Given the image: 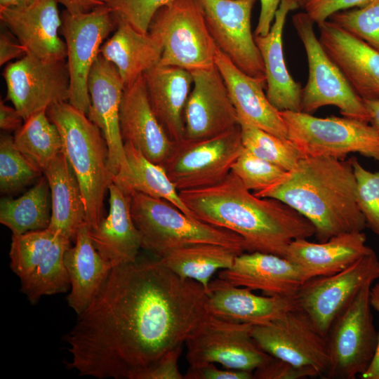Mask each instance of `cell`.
Returning a JSON list of instances; mask_svg holds the SVG:
<instances>
[{
    "instance_id": "6da1fadb",
    "label": "cell",
    "mask_w": 379,
    "mask_h": 379,
    "mask_svg": "<svg viewBox=\"0 0 379 379\" xmlns=\"http://www.w3.org/2000/svg\"><path fill=\"white\" fill-rule=\"evenodd\" d=\"M179 195L196 219L241 236L247 252L285 257L293 241L315 235L302 215L278 199L257 197L232 171L217 184Z\"/></svg>"
},
{
    "instance_id": "7a4b0ae2",
    "label": "cell",
    "mask_w": 379,
    "mask_h": 379,
    "mask_svg": "<svg viewBox=\"0 0 379 379\" xmlns=\"http://www.w3.org/2000/svg\"><path fill=\"white\" fill-rule=\"evenodd\" d=\"M253 193L278 199L302 215L315 227L319 242L366 227L350 159L302 157L275 183Z\"/></svg>"
},
{
    "instance_id": "3957f363",
    "label": "cell",
    "mask_w": 379,
    "mask_h": 379,
    "mask_svg": "<svg viewBox=\"0 0 379 379\" xmlns=\"http://www.w3.org/2000/svg\"><path fill=\"white\" fill-rule=\"evenodd\" d=\"M62 141V153L73 169L81 190L90 229L102 218L107 190L112 182L108 149L100 128L87 115L63 102L47 109Z\"/></svg>"
},
{
    "instance_id": "277c9868",
    "label": "cell",
    "mask_w": 379,
    "mask_h": 379,
    "mask_svg": "<svg viewBox=\"0 0 379 379\" xmlns=\"http://www.w3.org/2000/svg\"><path fill=\"white\" fill-rule=\"evenodd\" d=\"M131 212L142 248L161 258L170 251L193 244L211 243L247 252L239 234L186 215L171 202L139 192L131 194Z\"/></svg>"
},
{
    "instance_id": "5b68a950",
    "label": "cell",
    "mask_w": 379,
    "mask_h": 379,
    "mask_svg": "<svg viewBox=\"0 0 379 379\" xmlns=\"http://www.w3.org/2000/svg\"><path fill=\"white\" fill-rule=\"evenodd\" d=\"M280 114L288 139L303 157L344 159L350 153H359L379 162V133L368 122L345 117L321 118L303 112Z\"/></svg>"
},
{
    "instance_id": "8992f818",
    "label": "cell",
    "mask_w": 379,
    "mask_h": 379,
    "mask_svg": "<svg viewBox=\"0 0 379 379\" xmlns=\"http://www.w3.org/2000/svg\"><path fill=\"white\" fill-rule=\"evenodd\" d=\"M149 32L161 41L158 64L190 72L215 65L218 51L197 0H173L159 8Z\"/></svg>"
},
{
    "instance_id": "52a82bcc",
    "label": "cell",
    "mask_w": 379,
    "mask_h": 379,
    "mask_svg": "<svg viewBox=\"0 0 379 379\" xmlns=\"http://www.w3.org/2000/svg\"><path fill=\"white\" fill-rule=\"evenodd\" d=\"M372 285L362 287L332 322L326 336L329 366L324 378L355 379L370 366L378 340L370 302Z\"/></svg>"
},
{
    "instance_id": "ba28073f",
    "label": "cell",
    "mask_w": 379,
    "mask_h": 379,
    "mask_svg": "<svg viewBox=\"0 0 379 379\" xmlns=\"http://www.w3.org/2000/svg\"><path fill=\"white\" fill-rule=\"evenodd\" d=\"M292 22L304 46L308 65L307 81L302 88L301 112L311 114L321 107L333 105L343 117L369 123L363 100L324 50L314 32V22L305 12L293 15Z\"/></svg>"
},
{
    "instance_id": "9c48e42d",
    "label": "cell",
    "mask_w": 379,
    "mask_h": 379,
    "mask_svg": "<svg viewBox=\"0 0 379 379\" xmlns=\"http://www.w3.org/2000/svg\"><path fill=\"white\" fill-rule=\"evenodd\" d=\"M243 149L239 124L213 138L174 141L161 166L178 192L206 187L228 175Z\"/></svg>"
},
{
    "instance_id": "30bf717a",
    "label": "cell",
    "mask_w": 379,
    "mask_h": 379,
    "mask_svg": "<svg viewBox=\"0 0 379 379\" xmlns=\"http://www.w3.org/2000/svg\"><path fill=\"white\" fill-rule=\"evenodd\" d=\"M252 328L206 311L185 342L190 366L218 364L225 368L253 372L272 356L255 343Z\"/></svg>"
},
{
    "instance_id": "8fae6325",
    "label": "cell",
    "mask_w": 379,
    "mask_h": 379,
    "mask_svg": "<svg viewBox=\"0 0 379 379\" xmlns=\"http://www.w3.org/2000/svg\"><path fill=\"white\" fill-rule=\"evenodd\" d=\"M61 19L69 74L68 101L87 114L91 104L88 75L100 54L102 41L117 25V21L105 4L77 14L65 10Z\"/></svg>"
},
{
    "instance_id": "7c38bea8",
    "label": "cell",
    "mask_w": 379,
    "mask_h": 379,
    "mask_svg": "<svg viewBox=\"0 0 379 379\" xmlns=\"http://www.w3.org/2000/svg\"><path fill=\"white\" fill-rule=\"evenodd\" d=\"M378 279L379 259L373 251L337 273L305 281L295 296L297 307L326 337L335 318L361 288Z\"/></svg>"
},
{
    "instance_id": "4fadbf2b",
    "label": "cell",
    "mask_w": 379,
    "mask_h": 379,
    "mask_svg": "<svg viewBox=\"0 0 379 379\" xmlns=\"http://www.w3.org/2000/svg\"><path fill=\"white\" fill-rule=\"evenodd\" d=\"M6 99L24 121L52 105L69 100V74L65 60L50 61L26 53L3 73Z\"/></svg>"
},
{
    "instance_id": "5bb4252c",
    "label": "cell",
    "mask_w": 379,
    "mask_h": 379,
    "mask_svg": "<svg viewBox=\"0 0 379 379\" xmlns=\"http://www.w3.org/2000/svg\"><path fill=\"white\" fill-rule=\"evenodd\" d=\"M252 336L270 356L310 368L324 378L329 366L326 338L298 308L265 325L253 326Z\"/></svg>"
},
{
    "instance_id": "9a60e30c",
    "label": "cell",
    "mask_w": 379,
    "mask_h": 379,
    "mask_svg": "<svg viewBox=\"0 0 379 379\" xmlns=\"http://www.w3.org/2000/svg\"><path fill=\"white\" fill-rule=\"evenodd\" d=\"M218 49L247 75L266 80L264 63L251 32L255 0H197Z\"/></svg>"
},
{
    "instance_id": "2e32d148",
    "label": "cell",
    "mask_w": 379,
    "mask_h": 379,
    "mask_svg": "<svg viewBox=\"0 0 379 379\" xmlns=\"http://www.w3.org/2000/svg\"><path fill=\"white\" fill-rule=\"evenodd\" d=\"M190 72L193 88L184 109L183 139L210 138L237 126L236 109L216 66Z\"/></svg>"
},
{
    "instance_id": "e0dca14e",
    "label": "cell",
    "mask_w": 379,
    "mask_h": 379,
    "mask_svg": "<svg viewBox=\"0 0 379 379\" xmlns=\"http://www.w3.org/2000/svg\"><path fill=\"white\" fill-rule=\"evenodd\" d=\"M91 104L88 118L101 131L108 149L112 177L127 166L119 126V111L124 85L116 67L100 53L88 79Z\"/></svg>"
},
{
    "instance_id": "ac0fdd59",
    "label": "cell",
    "mask_w": 379,
    "mask_h": 379,
    "mask_svg": "<svg viewBox=\"0 0 379 379\" xmlns=\"http://www.w3.org/2000/svg\"><path fill=\"white\" fill-rule=\"evenodd\" d=\"M319 41L362 99H379V51L329 20L317 24Z\"/></svg>"
},
{
    "instance_id": "d6986e66",
    "label": "cell",
    "mask_w": 379,
    "mask_h": 379,
    "mask_svg": "<svg viewBox=\"0 0 379 379\" xmlns=\"http://www.w3.org/2000/svg\"><path fill=\"white\" fill-rule=\"evenodd\" d=\"M58 4V0H34L22 6L0 8V19L27 53L46 60H65L67 47L58 35L62 19Z\"/></svg>"
},
{
    "instance_id": "ffe728a7",
    "label": "cell",
    "mask_w": 379,
    "mask_h": 379,
    "mask_svg": "<svg viewBox=\"0 0 379 379\" xmlns=\"http://www.w3.org/2000/svg\"><path fill=\"white\" fill-rule=\"evenodd\" d=\"M220 278L211 280L205 302L208 313L232 322L265 325L298 308L295 297L258 295Z\"/></svg>"
},
{
    "instance_id": "44dd1931",
    "label": "cell",
    "mask_w": 379,
    "mask_h": 379,
    "mask_svg": "<svg viewBox=\"0 0 379 379\" xmlns=\"http://www.w3.org/2000/svg\"><path fill=\"white\" fill-rule=\"evenodd\" d=\"M119 126L124 143H131L149 161L161 166L174 141L168 137L152 110L143 75L124 89Z\"/></svg>"
},
{
    "instance_id": "7402d4cb",
    "label": "cell",
    "mask_w": 379,
    "mask_h": 379,
    "mask_svg": "<svg viewBox=\"0 0 379 379\" xmlns=\"http://www.w3.org/2000/svg\"><path fill=\"white\" fill-rule=\"evenodd\" d=\"M218 278L232 285L260 291L265 295L295 297L305 281L297 265L285 257L258 251L238 255Z\"/></svg>"
},
{
    "instance_id": "603a6c76",
    "label": "cell",
    "mask_w": 379,
    "mask_h": 379,
    "mask_svg": "<svg viewBox=\"0 0 379 379\" xmlns=\"http://www.w3.org/2000/svg\"><path fill=\"white\" fill-rule=\"evenodd\" d=\"M300 7L295 0H282L265 36H255L266 77V95L279 111L301 112L302 87L289 74L283 51V30L288 13Z\"/></svg>"
},
{
    "instance_id": "cb8c5ba5",
    "label": "cell",
    "mask_w": 379,
    "mask_h": 379,
    "mask_svg": "<svg viewBox=\"0 0 379 379\" xmlns=\"http://www.w3.org/2000/svg\"><path fill=\"white\" fill-rule=\"evenodd\" d=\"M363 231L343 232L323 242L307 239L293 241L285 258L300 269L305 281L337 273L373 250L366 244Z\"/></svg>"
},
{
    "instance_id": "d4e9b609",
    "label": "cell",
    "mask_w": 379,
    "mask_h": 379,
    "mask_svg": "<svg viewBox=\"0 0 379 379\" xmlns=\"http://www.w3.org/2000/svg\"><path fill=\"white\" fill-rule=\"evenodd\" d=\"M215 64L227 88L238 119L278 137L288 138L287 128L280 112L271 104L264 91L266 80L247 75L219 49Z\"/></svg>"
},
{
    "instance_id": "484cf974",
    "label": "cell",
    "mask_w": 379,
    "mask_h": 379,
    "mask_svg": "<svg viewBox=\"0 0 379 379\" xmlns=\"http://www.w3.org/2000/svg\"><path fill=\"white\" fill-rule=\"evenodd\" d=\"M109 209L106 217L90 229V237L98 252L115 266L135 262L142 248L140 232L131 215V195L111 182Z\"/></svg>"
},
{
    "instance_id": "4316f807",
    "label": "cell",
    "mask_w": 379,
    "mask_h": 379,
    "mask_svg": "<svg viewBox=\"0 0 379 379\" xmlns=\"http://www.w3.org/2000/svg\"><path fill=\"white\" fill-rule=\"evenodd\" d=\"M143 77L150 105L161 126L173 141L182 140L184 109L193 84L191 72L157 64Z\"/></svg>"
},
{
    "instance_id": "83f0119b",
    "label": "cell",
    "mask_w": 379,
    "mask_h": 379,
    "mask_svg": "<svg viewBox=\"0 0 379 379\" xmlns=\"http://www.w3.org/2000/svg\"><path fill=\"white\" fill-rule=\"evenodd\" d=\"M74 241V245L65 253L64 262L70 281L67 304L79 315L91 303L115 265L95 249L87 223L79 228Z\"/></svg>"
},
{
    "instance_id": "f1b7e54d",
    "label": "cell",
    "mask_w": 379,
    "mask_h": 379,
    "mask_svg": "<svg viewBox=\"0 0 379 379\" xmlns=\"http://www.w3.org/2000/svg\"><path fill=\"white\" fill-rule=\"evenodd\" d=\"M117 21L116 32L102 45L100 53L116 67L125 88L159 63L163 47L149 32H140L121 19Z\"/></svg>"
},
{
    "instance_id": "f546056e",
    "label": "cell",
    "mask_w": 379,
    "mask_h": 379,
    "mask_svg": "<svg viewBox=\"0 0 379 379\" xmlns=\"http://www.w3.org/2000/svg\"><path fill=\"white\" fill-rule=\"evenodd\" d=\"M51 192L48 229L71 241L87 223L85 205L77 176L62 152L44 173Z\"/></svg>"
},
{
    "instance_id": "4dcf8cb0",
    "label": "cell",
    "mask_w": 379,
    "mask_h": 379,
    "mask_svg": "<svg viewBox=\"0 0 379 379\" xmlns=\"http://www.w3.org/2000/svg\"><path fill=\"white\" fill-rule=\"evenodd\" d=\"M124 144L127 166L112 177V182L130 195L139 192L153 198L166 200L186 215L196 219L182 201L178 190L164 168L149 161L131 143Z\"/></svg>"
},
{
    "instance_id": "1f68e13d",
    "label": "cell",
    "mask_w": 379,
    "mask_h": 379,
    "mask_svg": "<svg viewBox=\"0 0 379 379\" xmlns=\"http://www.w3.org/2000/svg\"><path fill=\"white\" fill-rule=\"evenodd\" d=\"M241 253L220 244L197 243L174 249L159 260L177 275L199 283L207 291L213 275L231 267Z\"/></svg>"
},
{
    "instance_id": "d6a6232c",
    "label": "cell",
    "mask_w": 379,
    "mask_h": 379,
    "mask_svg": "<svg viewBox=\"0 0 379 379\" xmlns=\"http://www.w3.org/2000/svg\"><path fill=\"white\" fill-rule=\"evenodd\" d=\"M50 195L44 175L20 197L1 200L0 222L10 229L12 235L47 229L51 215Z\"/></svg>"
},
{
    "instance_id": "836d02e7",
    "label": "cell",
    "mask_w": 379,
    "mask_h": 379,
    "mask_svg": "<svg viewBox=\"0 0 379 379\" xmlns=\"http://www.w3.org/2000/svg\"><path fill=\"white\" fill-rule=\"evenodd\" d=\"M16 148L43 173L53 160L62 152L60 133L47 114V110L36 112L26 119L15 131Z\"/></svg>"
},
{
    "instance_id": "e575fe53",
    "label": "cell",
    "mask_w": 379,
    "mask_h": 379,
    "mask_svg": "<svg viewBox=\"0 0 379 379\" xmlns=\"http://www.w3.org/2000/svg\"><path fill=\"white\" fill-rule=\"evenodd\" d=\"M71 241L57 235L49 251L26 278L20 281V291L32 304H36L42 296L67 292L70 281L64 262L66 250Z\"/></svg>"
},
{
    "instance_id": "d590c367",
    "label": "cell",
    "mask_w": 379,
    "mask_h": 379,
    "mask_svg": "<svg viewBox=\"0 0 379 379\" xmlns=\"http://www.w3.org/2000/svg\"><path fill=\"white\" fill-rule=\"evenodd\" d=\"M245 149L288 171L302 158L288 139L278 137L246 121L238 119Z\"/></svg>"
},
{
    "instance_id": "8d00e7d4",
    "label": "cell",
    "mask_w": 379,
    "mask_h": 379,
    "mask_svg": "<svg viewBox=\"0 0 379 379\" xmlns=\"http://www.w3.org/2000/svg\"><path fill=\"white\" fill-rule=\"evenodd\" d=\"M58 234L48 228L12 235L9 253L10 267L22 280L44 259Z\"/></svg>"
},
{
    "instance_id": "74e56055",
    "label": "cell",
    "mask_w": 379,
    "mask_h": 379,
    "mask_svg": "<svg viewBox=\"0 0 379 379\" xmlns=\"http://www.w3.org/2000/svg\"><path fill=\"white\" fill-rule=\"evenodd\" d=\"M43 173L15 146L13 138L1 135L0 140V190L16 192Z\"/></svg>"
},
{
    "instance_id": "f35d334b",
    "label": "cell",
    "mask_w": 379,
    "mask_h": 379,
    "mask_svg": "<svg viewBox=\"0 0 379 379\" xmlns=\"http://www.w3.org/2000/svg\"><path fill=\"white\" fill-rule=\"evenodd\" d=\"M328 20L379 51V0L337 12Z\"/></svg>"
},
{
    "instance_id": "ab89813d",
    "label": "cell",
    "mask_w": 379,
    "mask_h": 379,
    "mask_svg": "<svg viewBox=\"0 0 379 379\" xmlns=\"http://www.w3.org/2000/svg\"><path fill=\"white\" fill-rule=\"evenodd\" d=\"M231 171L253 192L263 190L284 176L286 171L257 157L244 147Z\"/></svg>"
},
{
    "instance_id": "60d3db41",
    "label": "cell",
    "mask_w": 379,
    "mask_h": 379,
    "mask_svg": "<svg viewBox=\"0 0 379 379\" xmlns=\"http://www.w3.org/2000/svg\"><path fill=\"white\" fill-rule=\"evenodd\" d=\"M357 180V201L366 227L379 237V170L366 169L355 157L350 158Z\"/></svg>"
},
{
    "instance_id": "b9f144b4",
    "label": "cell",
    "mask_w": 379,
    "mask_h": 379,
    "mask_svg": "<svg viewBox=\"0 0 379 379\" xmlns=\"http://www.w3.org/2000/svg\"><path fill=\"white\" fill-rule=\"evenodd\" d=\"M117 19L128 22L136 30L147 33L156 12L173 0H101Z\"/></svg>"
},
{
    "instance_id": "7bdbcfd3",
    "label": "cell",
    "mask_w": 379,
    "mask_h": 379,
    "mask_svg": "<svg viewBox=\"0 0 379 379\" xmlns=\"http://www.w3.org/2000/svg\"><path fill=\"white\" fill-rule=\"evenodd\" d=\"M254 379H304L318 377L312 369L272 357L253 372Z\"/></svg>"
},
{
    "instance_id": "ee69618b",
    "label": "cell",
    "mask_w": 379,
    "mask_h": 379,
    "mask_svg": "<svg viewBox=\"0 0 379 379\" xmlns=\"http://www.w3.org/2000/svg\"><path fill=\"white\" fill-rule=\"evenodd\" d=\"M372 0H302L301 7L314 23L328 20L334 13L361 8Z\"/></svg>"
},
{
    "instance_id": "f6af8a7d",
    "label": "cell",
    "mask_w": 379,
    "mask_h": 379,
    "mask_svg": "<svg viewBox=\"0 0 379 379\" xmlns=\"http://www.w3.org/2000/svg\"><path fill=\"white\" fill-rule=\"evenodd\" d=\"M182 347L168 352L145 371L140 379H184L178 365Z\"/></svg>"
},
{
    "instance_id": "bcb514c9",
    "label": "cell",
    "mask_w": 379,
    "mask_h": 379,
    "mask_svg": "<svg viewBox=\"0 0 379 379\" xmlns=\"http://www.w3.org/2000/svg\"><path fill=\"white\" fill-rule=\"evenodd\" d=\"M184 379H254L253 373L234 369H220L215 364L190 366Z\"/></svg>"
},
{
    "instance_id": "7dc6e473",
    "label": "cell",
    "mask_w": 379,
    "mask_h": 379,
    "mask_svg": "<svg viewBox=\"0 0 379 379\" xmlns=\"http://www.w3.org/2000/svg\"><path fill=\"white\" fill-rule=\"evenodd\" d=\"M282 0H260V12L255 36H265L271 28L275 14ZM300 4L302 0H295Z\"/></svg>"
},
{
    "instance_id": "c3c4849f",
    "label": "cell",
    "mask_w": 379,
    "mask_h": 379,
    "mask_svg": "<svg viewBox=\"0 0 379 379\" xmlns=\"http://www.w3.org/2000/svg\"><path fill=\"white\" fill-rule=\"evenodd\" d=\"M27 53L26 48L20 41H15L9 32L1 30L0 34L1 65L13 59L25 55Z\"/></svg>"
},
{
    "instance_id": "681fc988",
    "label": "cell",
    "mask_w": 379,
    "mask_h": 379,
    "mask_svg": "<svg viewBox=\"0 0 379 379\" xmlns=\"http://www.w3.org/2000/svg\"><path fill=\"white\" fill-rule=\"evenodd\" d=\"M370 302L372 308L379 314V281L371 287ZM360 377L363 379H379V333L373 359L367 371Z\"/></svg>"
},
{
    "instance_id": "f907efd6",
    "label": "cell",
    "mask_w": 379,
    "mask_h": 379,
    "mask_svg": "<svg viewBox=\"0 0 379 379\" xmlns=\"http://www.w3.org/2000/svg\"><path fill=\"white\" fill-rule=\"evenodd\" d=\"M24 119L15 108L8 106L1 100L0 102V128L4 131L18 130L24 123Z\"/></svg>"
},
{
    "instance_id": "816d5d0a",
    "label": "cell",
    "mask_w": 379,
    "mask_h": 379,
    "mask_svg": "<svg viewBox=\"0 0 379 379\" xmlns=\"http://www.w3.org/2000/svg\"><path fill=\"white\" fill-rule=\"evenodd\" d=\"M72 14L89 12L105 4L101 0H58Z\"/></svg>"
},
{
    "instance_id": "f5cc1de1",
    "label": "cell",
    "mask_w": 379,
    "mask_h": 379,
    "mask_svg": "<svg viewBox=\"0 0 379 379\" xmlns=\"http://www.w3.org/2000/svg\"><path fill=\"white\" fill-rule=\"evenodd\" d=\"M363 101L369 116V124L379 133V99Z\"/></svg>"
},
{
    "instance_id": "db71d44e",
    "label": "cell",
    "mask_w": 379,
    "mask_h": 379,
    "mask_svg": "<svg viewBox=\"0 0 379 379\" xmlns=\"http://www.w3.org/2000/svg\"><path fill=\"white\" fill-rule=\"evenodd\" d=\"M34 0H0V8H10L27 5Z\"/></svg>"
}]
</instances>
